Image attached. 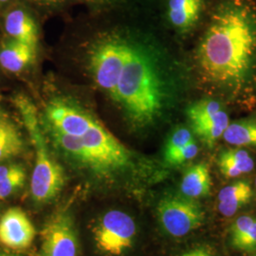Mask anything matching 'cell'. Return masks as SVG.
Instances as JSON below:
<instances>
[{
  "label": "cell",
  "instance_id": "6da1fadb",
  "mask_svg": "<svg viewBox=\"0 0 256 256\" xmlns=\"http://www.w3.org/2000/svg\"><path fill=\"white\" fill-rule=\"evenodd\" d=\"M256 54V23L247 10L227 6L216 12L198 50L203 76L220 86H234L248 74Z\"/></svg>",
  "mask_w": 256,
  "mask_h": 256
},
{
  "label": "cell",
  "instance_id": "7a4b0ae2",
  "mask_svg": "<svg viewBox=\"0 0 256 256\" xmlns=\"http://www.w3.org/2000/svg\"><path fill=\"white\" fill-rule=\"evenodd\" d=\"M165 95L164 82L154 60L144 50L132 46L112 97L133 126L144 128L160 116Z\"/></svg>",
  "mask_w": 256,
  "mask_h": 256
},
{
  "label": "cell",
  "instance_id": "3957f363",
  "mask_svg": "<svg viewBox=\"0 0 256 256\" xmlns=\"http://www.w3.org/2000/svg\"><path fill=\"white\" fill-rule=\"evenodd\" d=\"M14 104L36 148V164L30 180L32 196L38 203L50 202L54 200L64 187V170L48 153L34 104L22 95L16 98Z\"/></svg>",
  "mask_w": 256,
  "mask_h": 256
},
{
  "label": "cell",
  "instance_id": "277c9868",
  "mask_svg": "<svg viewBox=\"0 0 256 256\" xmlns=\"http://www.w3.org/2000/svg\"><path fill=\"white\" fill-rule=\"evenodd\" d=\"M82 140L86 153V164L97 171H117L131 162L128 148L97 120L82 135Z\"/></svg>",
  "mask_w": 256,
  "mask_h": 256
},
{
  "label": "cell",
  "instance_id": "5b68a950",
  "mask_svg": "<svg viewBox=\"0 0 256 256\" xmlns=\"http://www.w3.org/2000/svg\"><path fill=\"white\" fill-rule=\"evenodd\" d=\"M158 221L173 238H182L198 229L205 220V212L196 200L184 196H164L156 207Z\"/></svg>",
  "mask_w": 256,
  "mask_h": 256
},
{
  "label": "cell",
  "instance_id": "8992f818",
  "mask_svg": "<svg viewBox=\"0 0 256 256\" xmlns=\"http://www.w3.org/2000/svg\"><path fill=\"white\" fill-rule=\"evenodd\" d=\"M132 46L120 40H108L96 46L90 55V70L95 82L111 95L128 64Z\"/></svg>",
  "mask_w": 256,
  "mask_h": 256
},
{
  "label": "cell",
  "instance_id": "52a82bcc",
  "mask_svg": "<svg viewBox=\"0 0 256 256\" xmlns=\"http://www.w3.org/2000/svg\"><path fill=\"white\" fill-rule=\"evenodd\" d=\"M97 248L111 256H120L132 247L137 234L134 220L124 212H108L93 230Z\"/></svg>",
  "mask_w": 256,
  "mask_h": 256
},
{
  "label": "cell",
  "instance_id": "ba28073f",
  "mask_svg": "<svg viewBox=\"0 0 256 256\" xmlns=\"http://www.w3.org/2000/svg\"><path fill=\"white\" fill-rule=\"evenodd\" d=\"M78 238L70 214L60 210L46 221L42 230L40 256H78Z\"/></svg>",
  "mask_w": 256,
  "mask_h": 256
},
{
  "label": "cell",
  "instance_id": "9c48e42d",
  "mask_svg": "<svg viewBox=\"0 0 256 256\" xmlns=\"http://www.w3.org/2000/svg\"><path fill=\"white\" fill-rule=\"evenodd\" d=\"M36 234L32 220L25 210L12 207L0 218V243L12 250L30 247Z\"/></svg>",
  "mask_w": 256,
  "mask_h": 256
},
{
  "label": "cell",
  "instance_id": "30bf717a",
  "mask_svg": "<svg viewBox=\"0 0 256 256\" xmlns=\"http://www.w3.org/2000/svg\"><path fill=\"white\" fill-rule=\"evenodd\" d=\"M46 116L54 131L76 137H82L95 122L84 111L62 102L50 104Z\"/></svg>",
  "mask_w": 256,
  "mask_h": 256
},
{
  "label": "cell",
  "instance_id": "8fae6325",
  "mask_svg": "<svg viewBox=\"0 0 256 256\" xmlns=\"http://www.w3.org/2000/svg\"><path fill=\"white\" fill-rule=\"evenodd\" d=\"M5 28L12 39L36 48L38 30L32 18L21 9L10 12L5 18Z\"/></svg>",
  "mask_w": 256,
  "mask_h": 256
},
{
  "label": "cell",
  "instance_id": "7c38bea8",
  "mask_svg": "<svg viewBox=\"0 0 256 256\" xmlns=\"http://www.w3.org/2000/svg\"><path fill=\"white\" fill-rule=\"evenodd\" d=\"M254 192L246 180H238L224 187L218 196V210L224 216H232L252 202Z\"/></svg>",
  "mask_w": 256,
  "mask_h": 256
},
{
  "label": "cell",
  "instance_id": "4fadbf2b",
  "mask_svg": "<svg viewBox=\"0 0 256 256\" xmlns=\"http://www.w3.org/2000/svg\"><path fill=\"white\" fill-rule=\"evenodd\" d=\"M212 176L209 166L200 162L188 168L183 174L180 189L183 196L192 200L205 198L212 190Z\"/></svg>",
  "mask_w": 256,
  "mask_h": 256
},
{
  "label": "cell",
  "instance_id": "5bb4252c",
  "mask_svg": "<svg viewBox=\"0 0 256 256\" xmlns=\"http://www.w3.org/2000/svg\"><path fill=\"white\" fill-rule=\"evenodd\" d=\"M34 52L32 46L12 39L0 48V64L10 72L18 74L32 63Z\"/></svg>",
  "mask_w": 256,
  "mask_h": 256
},
{
  "label": "cell",
  "instance_id": "9a60e30c",
  "mask_svg": "<svg viewBox=\"0 0 256 256\" xmlns=\"http://www.w3.org/2000/svg\"><path fill=\"white\" fill-rule=\"evenodd\" d=\"M203 0H169L168 18L174 27L188 30L198 22Z\"/></svg>",
  "mask_w": 256,
  "mask_h": 256
},
{
  "label": "cell",
  "instance_id": "2e32d148",
  "mask_svg": "<svg viewBox=\"0 0 256 256\" xmlns=\"http://www.w3.org/2000/svg\"><path fill=\"white\" fill-rule=\"evenodd\" d=\"M218 167L225 178H234L252 172L254 162L246 150L232 148L220 153Z\"/></svg>",
  "mask_w": 256,
  "mask_h": 256
},
{
  "label": "cell",
  "instance_id": "e0dca14e",
  "mask_svg": "<svg viewBox=\"0 0 256 256\" xmlns=\"http://www.w3.org/2000/svg\"><path fill=\"white\" fill-rule=\"evenodd\" d=\"M24 148V140L16 124L0 114V162L20 155Z\"/></svg>",
  "mask_w": 256,
  "mask_h": 256
},
{
  "label": "cell",
  "instance_id": "ac0fdd59",
  "mask_svg": "<svg viewBox=\"0 0 256 256\" xmlns=\"http://www.w3.org/2000/svg\"><path fill=\"white\" fill-rule=\"evenodd\" d=\"M229 124L227 112L221 110L210 119L192 124V128L194 133L202 140V142L206 146L212 148L216 142L222 137Z\"/></svg>",
  "mask_w": 256,
  "mask_h": 256
},
{
  "label": "cell",
  "instance_id": "d6986e66",
  "mask_svg": "<svg viewBox=\"0 0 256 256\" xmlns=\"http://www.w3.org/2000/svg\"><path fill=\"white\" fill-rule=\"evenodd\" d=\"M223 138L236 146H256V120H240L229 124Z\"/></svg>",
  "mask_w": 256,
  "mask_h": 256
},
{
  "label": "cell",
  "instance_id": "ffe728a7",
  "mask_svg": "<svg viewBox=\"0 0 256 256\" xmlns=\"http://www.w3.org/2000/svg\"><path fill=\"white\" fill-rule=\"evenodd\" d=\"M221 110L222 106L220 102L212 99H202L189 106L187 108V115L191 122V126H192L210 119Z\"/></svg>",
  "mask_w": 256,
  "mask_h": 256
},
{
  "label": "cell",
  "instance_id": "44dd1931",
  "mask_svg": "<svg viewBox=\"0 0 256 256\" xmlns=\"http://www.w3.org/2000/svg\"><path fill=\"white\" fill-rule=\"evenodd\" d=\"M54 135L59 146L61 147L64 152H66L68 155L74 156V158L86 164V153L82 144V137L61 134L56 131H54Z\"/></svg>",
  "mask_w": 256,
  "mask_h": 256
},
{
  "label": "cell",
  "instance_id": "7402d4cb",
  "mask_svg": "<svg viewBox=\"0 0 256 256\" xmlns=\"http://www.w3.org/2000/svg\"><path fill=\"white\" fill-rule=\"evenodd\" d=\"M192 132L185 128H176L167 138L164 147V160L174 155L182 147L194 140Z\"/></svg>",
  "mask_w": 256,
  "mask_h": 256
},
{
  "label": "cell",
  "instance_id": "603a6c76",
  "mask_svg": "<svg viewBox=\"0 0 256 256\" xmlns=\"http://www.w3.org/2000/svg\"><path fill=\"white\" fill-rule=\"evenodd\" d=\"M256 221V216L244 214L239 216L230 225L229 230V242L232 248L234 247L238 242L247 234Z\"/></svg>",
  "mask_w": 256,
  "mask_h": 256
},
{
  "label": "cell",
  "instance_id": "cb8c5ba5",
  "mask_svg": "<svg viewBox=\"0 0 256 256\" xmlns=\"http://www.w3.org/2000/svg\"><path fill=\"white\" fill-rule=\"evenodd\" d=\"M26 180V172L23 166L14 174L0 180V200H6L23 187Z\"/></svg>",
  "mask_w": 256,
  "mask_h": 256
},
{
  "label": "cell",
  "instance_id": "d4e9b609",
  "mask_svg": "<svg viewBox=\"0 0 256 256\" xmlns=\"http://www.w3.org/2000/svg\"><path fill=\"white\" fill-rule=\"evenodd\" d=\"M198 146L196 140H194L191 142L182 147L180 151L174 153V155L165 160V162L172 166L182 164L184 162L194 158L196 156L198 155Z\"/></svg>",
  "mask_w": 256,
  "mask_h": 256
},
{
  "label": "cell",
  "instance_id": "484cf974",
  "mask_svg": "<svg viewBox=\"0 0 256 256\" xmlns=\"http://www.w3.org/2000/svg\"><path fill=\"white\" fill-rule=\"evenodd\" d=\"M234 250L245 252H254L256 250V221L248 230L247 234L242 238L234 247Z\"/></svg>",
  "mask_w": 256,
  "mask_h": 256
},
{
  "label": "cell",
  "instance_id": "4316f807",
  "mask_svg": "<svg viewBox=\"0 0 256 256\" xmlns=\"http://www.w3.org/2000/svg\"><path fill=\"white\" fill-rule=\"evenodd\" d=\"M180 256H214V254L212 252L210 248H208L203 247H196L190 250L185 252L182 254Z\"/></svg>",
  "mask_w": 256,
  "mask_h": 256
},
{
  "label": "cell",
  "instance_id": "83f0119b",
  "mask_svg": "<svg viewBox=\"0 0 256 256\" xmlns=\"http://www.w3.org/2000/svg\"><path fill=\"white\" fill-rule=\"evenodd\" d=\"M22 166L19 164L0 165V180L6 178L10 174L18 171Z\"/></svg>",
  "mask_w": 256,
  "mask_h": 256
},
{
  "label": "cell",
  "instance_id": "f1b7e54d",
  "mask_svg": "<svg viewBox=\"0 0 256 256\" xmlns=\"http://www.w3.org/2000/svg\"><path fill=\"white\" fill-rule=\"evenodd\" d=\"M43 3H48V4H54V3H59V2H63L64 0H39Z\"/></svg>",
  "mask_w": 256,
  "mask_h": 256
},
{
  "label": "cell",
  "instance_id": "f546056e",
  "mask_svg": "<svg viewBox=\"0 0 256 256\" xmlns=\"http://www.w3.org/2000/svg\"><path fill=\"white\" fill-rule=\"evenodd\" d=\"M88 2H92V3H106V2H112L115 0H84Z\"/></svg>",
  "mask_w": 256,
  "mask_h": 256
},
{
  "label": "cell",
  "instance_id": "4dcf8cb0",
  "mask_svg": "<svg viewBox=\"0 0 256 256\" xmlns=\"http://www.w3.org/2000/svg\"><path fill=\"white\" fill-rule=\"evenodd\" d=\"M0 256H16V254H10V252H3V250H0Z\"/></svg>",
  "mask_w": 256,
  "mask_h": 256
},
{
  "label": "cell",
  "instance_id": "1f68e13d",
  "mask_svg": "<svg viewBox=\"0 0 256 256\" xmlns=\"http://www.w3.org/2000/svg\"><path fill=\"white\" fill-rule=\"evenodd\" d=\"M9 0H0V5L1 4H4V3H6V2H8Z\"/></svg>",
  "mask_w": 256,
  "mask_h": 256
},
{
  "label": "cell",
  "instance_id": "d6a6232c",
  "mask_svg": "<svg viewBox=\"0 0 256 256\" xmlns=\"http://www.w3.org/2000/svg\"><path fill=\"white\" fill-rule=\"evenodd\" d=\"M250 256H256V252H254V254H252Z\"/></svg>",
  "mask_w": 256,
  "mask_h": 256
},
{
  "label": "cell",
  "instance_id": "836d02e7",
  "mask_svg": "<svg viewBox=\"0 0 256 256\" xmlns=\"http://www.w3.org/2000/svg\"></svg>",
  "mask_w": 256,
  "mask_h": 256
}]
</instances>
